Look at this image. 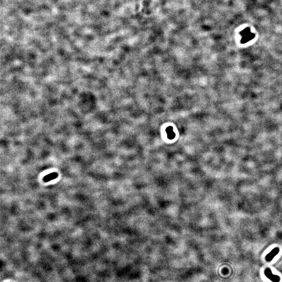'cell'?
<instances>
[{
	"instance_id": "7a4b0ae2",
	"label": "cell",
	"mask_w": 282,
	"mask_h": 282,
	"mask_svg": "<svg viewBox=\"0 0 282 282\" xmlns=\"http://www.w3.org/2000/svg\"><path fill=\"white\" fill-rule=\"evenodd\" d=\"M280 251V249L278 248H275L274 249L272 250V251L266 256V260L267 262H270L272 261L273 259L279 253Z\"/></svg>"
},
{
	"instance_id": "3957f363",
	"label": "cell",
	"mask_w": 282,
	"mask_h": 282,
	"mask_svg": "<svg viewBox=\"0 0 282 282\" xmlns=\"http://www.w3.org/2000/svg\"><path fill=\"white\" fill-rule=\"evenodd\" d=\"M167 131H168V136L169 137V139H174V137L175 136V134L174 133L172 132V128L171 129H169V128H168V129H167Z\"/></svg>"
},
{
	"instance_id": "6da1fadb",
	"label": "cell",
	"mask_w": 282,
	"mask_h": 282,
	"mask_svg": "<svg viewBox=\"0 0 282 282\" xmlns=\"http://www.w3.org/2000/svg\"><path fill=\"white\" fill-rule=\"evenodd\" d=\"M265 274L266 276V277L268 278L269 279H270L272 282H280V277L277 275L273 274L270 269L267 268L265 270Z\"/></svg>"
}]
</instances>
